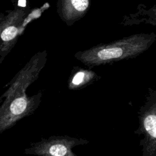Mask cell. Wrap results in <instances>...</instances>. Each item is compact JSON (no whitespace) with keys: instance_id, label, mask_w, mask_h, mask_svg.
Returning a JSON list of instances; mask_svg holds the SVG:
<instances>
[{"instance_id":"7","label":"cell","mask_w":156,"mask_h":156,"mask_svg":"<svg viewBox=\"0 0 156 156\" xmlns=\"http://www.w3.org/2000/svg\"><path fill=\"white\" fill-rule=\"evenodd\" d=\"M101 78L94 71L79 66H74L68 79L69 90H80L91 85Z\"/></svg>"},{"instance_id":"5","label":"cell","mask_w":156,"mask_h":156,"mask_svg":"<svg viewBox=\"0 0 156 156\" xmlns=\"http://www.w3.org/2000/svg\"><path fill=\"white\" fill-rule=\"evenodd\" d=\"M47 58L48 53L46 50L34 54L5 85L9 88L1 96L0 102L12 94L26 92L27 88L39 77L40 72L46 65Z\"/></svg>"},{"instance_id":"1","label":"cell","mask_w":156,"mask_h":156,"mask_svg":"<svg viewBox=\"0 0 156 156\" xmlns=\"http://www.w3.org/2000/svg\"><path fill=\"white\" fill-rule=\"evenodd\" d=\"M136 50L134 43L130 39H122L99 44L78 51L74 56L77 60L91 68L124 59L134 54Z\"/></svg>"},{"instance_id":"3","label":"cell","mask_w":156,"mask_h":156,"mask_svg":"<svg viewBox=\"0 0 156 156\" xmlns=\"http://www.w3.org/2000/svg\"><path fill=\"white\" fill-rule=\"evenodd\" d=\"M89 143L85 138L68 135H52L48 138H41L40 141L30 143L24 149V153L37 156H77L73 152V147Z\"/></svg>"},{"instance_id":"2","label":"cell","mask_w":156,"mask_h":156,"mask_svg":"<svg viewBox=\"0 0 156 156\" xmlns=\"http://www.w3.org/2000/svg\"><path fill=\"white\" fill-rule=\"evenodd\" d=\"M43 91L28 96L15 93L4 98L0 107V133L14 126L20 119L32 115L39 107Z\"/></svg>"},{"instance_id":"6","label":"cell","mask_w":156,"mask_h":156,"mask_svg":"<svg viewBox=\"0 0 156 156\" xmlns=\"http://www.w3.org/2000/svg\"><path fill=\"white\" fill-rule=\"evenodd\" d=\"M91 0H58L57 12L60 18L71 26L88 12Z\"/></svg>"},{"instance_id":"4","label":"cell","mask_w":156,"mask_h":156,"mask_svg":"<svg viewBox=\"0 0 156 156\" xmlns=\"http://www.w3.org/2000/svg\"><path fill=\"white\" fill-rule=\"evenodd\" d=\"M27 15V9L16 7L1 16L0 63L15 46Z\"/></svg>"}]
</instances>
